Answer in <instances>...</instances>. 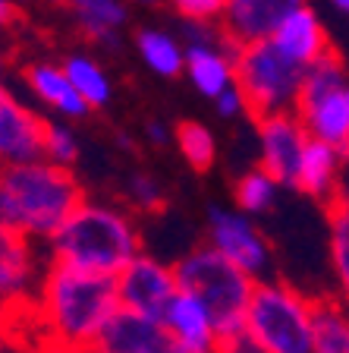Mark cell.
<instances>
[{
  "label": "cell",
  "instance_id": "6da1fadb",
  "mask_svg": "<svg viewBox=\"0 0 349 353\" xmlns=\"http://www.w3.org/2000/svg\"><path fill=\"white\" fill-rule=\"evenodd\" d=\"M120 306L116 278L54 262L41 274L35 294V322L41 347H88L95 344L114 309Z\"/></svg>",
  "mask_w": 349,
  "mask_h": 353
},
{
  "label": "cell",
  "instance_id": "7a4b0ae2",
  "mask_svg": "<svg viewBox=\"0 0 349 353\" xmlns=\"http://www.w3.org/2000/svg\"><path fill=\"white\" fill-rule=\"evenodd\" d=\"M82 199L79 180L66 164L51 158L7 164L0 168V230L51 240Z\"/></svg>",
  "mask_w": 349,
  "mask_h": 353
},
{
  "label": "cell",
  "instance_id": "3957f363",
  "mask_svg": "<svg viewBox=\"0 0 349 353\" xmlns=\"http://www.w3.org/2000/svg\"><path fill=\"white\" fill-rule=\"evenodd\" d=\"M51 259L95 274H116L142 252V234L129 212L82 199L51 236Z\"/></svg>",
  "mask_w": 349,
  "mask_h": 353
},
{
  "label": "cell",
  "instance_id": "277c9868",
  "mask_svg": "<svg viewBox=\"0 0 349 353\" xmlns=\"http://www.w3.org/2000/svg\"><path fill=\"white\" fill-rule=\"evenodd\" d=\"M176 287L192 294L211 312L218 334L246 325V309L252 300L255 278L246 274L240 265H233L224 252H218L211 243L189 250L173 265Z\"/></svg>",
  "mask_w": 349,
  "mask_h": 353
},
{
  "label": "cell",
  "instance_id": "5b68a950",
  "mask_svg": "<svg viewBox=\"0 0 349 353\" xmlns=\"http://www.w3.org/2000/svg\"><path fill=\"white\" fill-rule=\"evenodd\" d=\"M246 328L264 353H312L315 296L280 278L255 281Z\"/></svg>",
  "mask_w": 349,
  "mask_h": 353
},
{
  "label": "cell",
  "instance_id": "8992f818",
  "mask_svg": "<svg viewBox=\"0 0 349 353\" xmlns=\"http://www.w3.org/2000/svg\"><path fill=\"white\" fill-rule=\"evenodd\" d=\"M306 70L308 66L286 57L271 38L233 44V76H236V88L246 98L248 117L296 110Z\"/></svg>",
  "mask_w": 349,
  "mask_h": 353
},
{
  "label": "cell",
  "instance_id": "52a82bcc",
  "mask_svg": "<svg viewBox=\"0 0 349 353\" xmlns=\"http://www.w3.org/2000/svg\"><path fill=\"white\" fill-rule=\"evenodd\" d=\"M296 114L308 136L330 142L349 161V73L337 51H328L306 70Z\"/></svg>",
  "mask_w": 349,
  "mask_h": 353
},
{
  "label": "cell",
  "instance_id": "ba28073f",
  "mask_svg": "<svg viewBox=\"0 0 349 353\" xmlns=\"http://www.w3.org/2000/svg\"><path fill=\"white\" fill-rule=\"evenodd\" d=\"M208 243L218 252H224L233 265H240L255 281L271 278V252L268 236L246 212H226V208H211L208 212Z\"/></svg>",
  "mask_w": 349,
  "mask_h": 353
},
{
  "label": "cell",
  "instance_id": "9c48e42d",
  "mask_svg": "<svg viewBox=\"0 0 349 353\" xmlns=\"http://www.w3.org/2000/svg\"><path fill=\"white\" fill-rule=\"evenodd\" d=\"M258 123V145H262V168L274 176L280 186H290L296 180L299 158L306 152L308 130L299 120L296 110H277L255 117Z\"/></svg>",
  "mask_w": 349,
  "mask_h": 353
},
{
  "label": "cell",
  "instance_id": "30bf717a",
  "mask_svg": "<svg viewBox=\"0 0 349 353\" xmlns=\"http://www.w3.org/2000/svg\"><path fill=\"white\" fill-rule=\"evenodd\" d=\"M176 290L180 287H176L173 265H164L158 259L145 256V252H138L123 272L116 274L120 306L132 309V312H142V316L160 319Z\"/></svg>",
  "mask_w": 349,
  "mask_h": 353
},
{
  "label": "cell",
  "instance_id": "8fae6325",
  "mask_svg": "<svg viewBox=\"0 0 349 353\" xmlns=\"http://www.w3.org/2000/svg\"><path fill=\"white\" fill-rule=\"evenodd\" d=\"M95 347L101 353H176L167 325L126 306L114 309V316L98 331Z\"/></svg>",
  "mask_w": 349,
  "mask_h": 353
},
{
  "label": "cell",
  "instance_id": "7c38bea8",
  "mask_svg": "<svg viewBox=\"0 0 349 353\" xmlns=\"http://www.w3.org/2000/svg\"><path fill=\"white\" fill-rule=\"evenodd\" d=\"M44 126L47 120L0 85V168L44 158Z\"/></svg>",
  "mask_w": 349,
  "mask_h": 353
},
{
  "label": "cell",
  "instance_id": "4fadbf2b",
  "mask_svg": "<svg viewBox=\"0 0 349 353\" xmlns=\"http://www.w3.org/2000/svg\"><path fill=\"white\" fill-rule=\"evenodd\" d=\"M38 284L41 278L32 236L19 230H0V309L32 303Z\"/></svg>",
  "mask_w": 349,
  "mask_h": 353
},
{
  "label": "cell",
  "instance_id": "5bb4252c",
  "mask_svg": "<svg viewBox=\"0 0 349 353\" xmlns=\"http://www.w3.org/2000/svg\"><path fill=\"white\" fill-rule=\"evenodd\" d=\"M160 322L167 325L170 338L176 344V353H214L218 350V325L211 312L202 306L192 294L176 290L167 303Z\"/></svg>",
  "mask_w": 349,
  "mask_h": 353
},
{
  "label": "cell",
  "instance_id": "9a60e30c",
  "mask_svg": "<svg viewBox=\"0 0 349 353\" xmlns=\"http://www.w3.org/2000/svg\"><path fill=\"white\" fill-rule=\"evenodd\" d=\"M271 41H274L286 57H293L302 66H312L315 60H321L328 51H334V44H330L324 26H321L318 13H315L308 3H302V7H296L293 13H286L284 19H280V26L271 32Z\"/></svg>",
  "mask_w": 349,
  "mask_h": 353
},
{
  "label": "cell",
  "instance_id": "2e32d148",
  "mask_svg": "<svg viewBox=\"0 0 349 353\" xmlns=\"http://www.w3.org/2000/svg\"><path fill=\"white\" fill-rule=\"evenodd\" d=\"M306 0H230L224 10V32L233 44L271 38L286 13L302 7Z\"/></svg>",
  "mask_w": 349,
  "mask_h": 353
},
{
  "label": "cell",
  "instance_id": "e0dca14e",
  "mask_svg": "<svg viewBox=\"0 0 349 353\" xmlns=\"http://www.w3.org/2000/svg\"><path fill=\"white\" fill-rule=\"evenodd\" d=\"M346 158L340 154V148H334L330 142H321L315 136H308L306 152L299 158L296 168V180H293V190L306 192V196L318 199V202H330L340 186V174Z\"/></svg>",
  "mask_w": 349,
  "mask_h": 353
},
{
  "label": "cell",
  "instance_id": "ac0fdd59",
  "mask_svg": "<svg viewBox=\"0 0 349 353\" xmlns=\"http://www.w3.org/2000/svg\"><path fill=\"white\" fill-rule=\"evenodd\" d=\"M25 82H29V88L38 95V101L47 104L60 117H85L88 110H92L85 104V98L76 92V85L70 82L63 66L32 63L29 70H25Z\"/></svg>",
  "mask_w": 349,
  "mask_h": 353
},
{
  "label": "cell",
  "instance_id": "d6986e66",
  "mask_svg": "<svg viewBox=\"0 0 349 353\" xmlns=\"http://www.w3.org/2000/svg\"><path fill=\"white\" fill-rule=\"evenodd\" d=\"M328 208V252H330V268L337 278V296L349 306V192L340 190Z\"/></svg>",
  "mask_w": 349,
  "mask_h": 353
},
{
  "label": "cell",
  "instance_id": "ffe728a7",
  "mask_svg": "<svg viewBox=\"0 0 349 353\" xmlns=\"http://www.w3.org/2000/svg\"><path fill=\"white\" fill-rule=\"evenodd\" d=\"M312 353H349V306L340 296H315Z\"/></svg>",
  "mask_w": 349,
  "mask_h": 353
},
{
  "label": "cell",
  "instance_id": "44dd1931",
  "mask_svg": "<svg viewBox=\"0 0 349 353\" xmlns=\"http://www.w3.org/2000/svg\"><path fill=\"white\" fill-rule=\"evenodd\" d=\"M136 48L148 70L164 76V79H173V76H180L182 70H186V48H182L176 38H170L167 32L142 29L136 38Z\"/></svg>",
  "mask_w": 349,
  "mask_h": 353
},
{
  "label": "cell",
  "instance_id": "7402d4cb",
  "mask_svg": "<svg viewBox=\"0 0 349 353\" xmlns=\"http://www.w3.org/2000/svg\"><path fill=\"white\" fill-rule=\"evenodd\" d=\"M70 7L79 16V26L95 41H114L116 29L126 22L123 0H70Z\"/></svg>",
  "mask_w": 349,
  "mask_h": 353
},
{
  "label": "cell",
  "instance_id": "603a6c76",
  "mask_svg": "<svg viewBox=\"0 0 349 353\" xmlns=\"http://www.w3.org/2000/svg\"><path fill=\"white\" fill-rule=\"evenodd\" d=\"M63 70H66V76H70V82L76 85V92L85 98L88 108H104V104L110 101V95H114L110 79L92 57H85V54H70V57L63 60Z\"/></svg>",
  "mask_w": 349,
  "mask_h": 353
},
{
  "label": "cell",
  "instance_id": "cb8c5ba5",
  "mask_svg": "<svg viewBox=\"0 0 349 353\" xmlns=\"http://www.w3.org/2000/svg\"><path fill=\"white\" fill-rule=\"evenodd\" d=\"M173 139L180 145V154L186 158L195 174H204V170H211L214 161H218V142H214L211 130L198 120H182L176 123L173 130Z\"/></svg>",
  "mask_w": 349,
  "mask_h": 353
},
{
  "label": "cell",
  "instance_id": "d4e9b609",
  "mask_svg": "<svg viewBox=\"0 0 349 353\" xmlns=\"http://www.w3.org/2000/svg\"><path fill=\"white\" fill-rule=\"evenodd\" d=\"M277 190H280V183H277L274 176H271L268 170L258 164L255 170H246V174L236 180V190H233V196H236V205H240V212H246V214H264L271 205H274Z\"/></svg>",
  "mask_w": 349,
  "mask_h": 353
},
{
  "label": "cell",
  "instance_id": "484cf974",
  "mask_svg": "<svg viewBox=\"0 0 349 353\" xmlns=\"http://www.w3.org/2000/svg\"><path fill=\"white\" fill-rule=\"evenodd\" d=\"M44 158L66 164V168L76 164V158H79V139H76V132L66 123L47 120V126H44Z\"/></svg>",
  "mask_w": 349,
  "mask_h": 353
},
{
  "label": "cell",
  "instance_id": "4316f807",
  "mask_svg": "<svg viewBox=\"0 0 349 353\" xmlns=\"http://www.w3.org/2000/svg\"><path fill=\"white\" fill-rule=\"evenodd\" d=\"M129 202L136 208H142V212H160L164 202H167V196H164V190H160V183L154 176L136 174L129 180Z\"/></svg>",
  "mask_w": 349,
  "mask_h": 353
},
{
  "label": "cell",
  "instance_id": "83f0119b",
  "mask_svg": "<svg viewBox=\"0 0 349 353\" xmlns=\"http://www.w3.org/2000/svg\"><path fill=\"white\" fill-rule=\"evenodd\" d=\"M173 10L189 22H214L224 19V10L230 0H170Z\"/></svg>",
  "mask_w": 349,
  "mask_h": 353
},
{
  "label": "cell",
  "instance_id": "f1b7e54d",
  "mask_svg": "<svg viewBox=\"0 0 349 353\" xmlns=\"http://www.w3.org/2000/svg\"><path fill=\"white\" fill-rule=\"evenodd\" d=\"M214 353H264V347L252 338V331L246 325H240V328L218 334V350Z\"/></svg>",
  "mask_w": 349,
  "mask_h": 353
},
{
  "label": "cell",
  "instance_id": "f546056e",
  "mask_svg": "<svg viewBox=\"0 0 349 353\" xmlns=\"http://www.w3.org/2000/svg\"><path fill=\"white\" fill-rule=\"evenodd\" d=\"M218 110H220V117H236V114H248V108H246V98H242V92L236 88V82H233L226 92H220L218 98Z\"/></svg>",
  "mask_w": 349,
  "mask_h": 353
},
{
  "label": "cell",
  "instance_id": "4dcf8cb0",
  "mask_svg": "<svg viewBox=\"0 0 349 353\" xmlns=\"http://www.w3.org/2000/svg\"><path fill=\"white\" fill-rule=\"evenodd\" d=\"M38 353H101L95 344H88V347H54V344H44Z\"/></svg>",
  "mask_w": 349,
  "mask_h": 353
},
{
  "label": "cell",
  "instance_id": "1f68e13d",
  "mask_svg": "<svg viewBox=\"0 0 349 353\" xmlns=\"http://www.w3.org/2000/svg\"><path fill=\"white\" fill-rule=\"evenodd\" d=\"M148 136H151V142H158V145H167V142L173 139V132H170L164 123H151L148 126Z\"/></svg>",
  "mask_w": 349,
  "mask_h": 353
},
{
  "label": "cell",
  "instance_id": "d6a6232c",
  "mask_svg": "<svg viewBox=\"0 0 349 353\" xmlns=\"http://www.w3.org/2000/svg\"><path fill=\"white\" fill-rule=\"evenodd\" d=\"M19 10H16L13 0H0V26H13Z\"/></svg>",
  "mask_w": 349,
  "mask_h": 353
},
{
  "label": "cell",
  "instance_id": "836d02e7",
  "mask_svg": "<svg viewBox=\"0 0 349 353\" xmlns=\"http://www.w3.org/2000/svg\"><path fill=\"white\" fill-rule=\"evenodd\" d=\"M7 341H10V334H7V328H3V325H0V353L7 350Z\"/></svg>",
  "mask_w": 349,
  "mask_h": 353
},
{
  "label": "cell",
  "instance_id": "e575fe53",
  "mask_svg": "<svg viewBox=\"0 0 349 353\" xmlns=\"http://www.w3.org/2000/svg\"><path fill=\"white\" fill-rule=\"evenodd\" d=\"M330 3H334V7L340 10V13H346V16H349V0H330Z\"/></svg>",
  "mask_w": 349,
  "mask_h": 353
},
{
  "label": "cell",
  "instance_id": "d590c367",
  "mask_svg": "<svg viewBox=\"0 0 349 353\" xmlns=\"http://www.w3.org/2000/svg\"><path fill=\"white\" fill-rule=\"evenodd\" d=\"M129 3H138V7H154L158 0H129Z\"/></svg>",
  "mask_w": 349,
  "mask_h": 353
},
{
  "label": "cell",
  "instance_id": "8d00e7d4",
  "mask_svg": "<svg viewBox=\"0 0 349 353\" xmlns=\"http://www.w3.org/2000/svg\"><path fill=\"white\" fill-rule=\"evenodd\" d=\"M0 70H3V57H0Z\"/></svg>",
  "mask_w": 349,
  "mask_h": 353
},
{
  "label": "cell",
  "instance_id": "74e56055",
  "mask_svg": "<svg viewBox=\"0 0 349 353\" xmlns=\"http://www.w3.org/2000/svg\"><path fill=\"white\" fill-rule=\"evenodd\" d=\"M13 3H19V0H13Z\"/></svg>",
  "mask_w": 349,
  "mask_h": 353
}]
</instances>
